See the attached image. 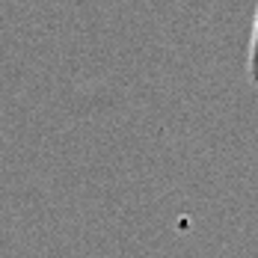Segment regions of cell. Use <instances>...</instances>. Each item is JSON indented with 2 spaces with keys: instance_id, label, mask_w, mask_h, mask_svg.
<instances>
[{
  "instance_id": "6da1fadb",
  "label": "cell",
  "mask_w": 258,
  "mask_h": 258,
  "mask_svg": "<svg viewBox=\"0 0 258 258\" xmlns=\"http://www.w3.org/2000/svg\"><path fill=\"white\" fill-rule=\"evenodd\" d=\"M258 72V6L255 18H252V39H249V78Z\"/></svg>"
},
{
  "instance_id": "7a4b0ae2",
  "label": "cell",
  "mask_w": 258,
  "mask_h": 258,
  "mask_svg": "<svg viewBox=\"0 0 258 258\" xmlns=\"http://www.w3.org/2000/svg\"><path fill=\"white\" fill-rule=\"evenodd\" d=\"M252 83H255V86H258V72H255V75H252Z\"/></svg>"
}]
</instances>
